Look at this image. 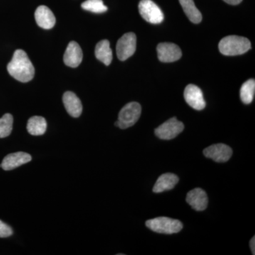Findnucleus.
<instances>
[{"label": "nucleus", "mask_w": 255, "mask_h": 255, "mask_svg": "<svg viewBox=\"0 0 255 255\" xmlns=\"http://www.w3.org/2000/svg\"><path fill=\"white\" fill-rule=\"evenodd\" d=\"M219 48L223 55L234 56L247 53L251 48V43L249 39L245 37L232 35L221 39Z\"/></svg>", "instance_id": "f03ea898"}, {"label": "nucleus", "mask_w": 255, "mask_h": 255, "mask_svg": "<svg viewBox=\"0 0 255 255\" xmlns=\"http://www.w3.org/2000/svg\"><path fill=\"white\" fill-rule=\"evenodd\" d=\"M7 71L11 77L21 82L31 81L35 75V69L24 50L14 52L12 59L8 63Z\"/></svg>", "instance_id": "f257e3e1"}, {"label": "nucleus", "mask_w": 255, "mask_h": 255, "mask_svg": "<svg viewBox=\"0 0 255 255\" xmlns=\"http://www.w3.org/2000/svg\"><path fill=\"white\" fill-rule=\"evenodd\" d=\"M12 234V228L0 220V238H8Z\"/></svg>", "instance_id": "5701e85b"}, {"label": "nucleus", "mask_w": 255, "mask_h": 255, "mask_svg": "<svg viewBox=\"0 0 255 255\" xmlns=\"http://www.w3.org/2000/svg\"><path fill=\"white\" fill-rule=\"evenodd\" d=\"M251 248L253 255H255V238H252L251 241Z\"/></svg>", "instance_id": "393cba45"}, {"label": "nucleus", "mask_w": 255, "mask_h": 255, "mask_svg": "<svg viewBox=\"0 0 255 255\" xmlns=\"http://www.w3.org/2000/svg\"><path fill=\"white\" fill-rule=\"evenodd\" d=\"M146 226L151 231L162 234H174L180 232L183 224L179 220L167 217H158L146 221Z\"/></svg>", "instance_id": "7ed1b4c3"}, {"label": "nucleus", "mask_w": 255, "mask_h": 255, "mask_svg": "<svg viewBox=\"0 0 255 255\" xmlns=\"http://www.w3.org/2000/svg\"><path fill=\"white\" fill-rule=\"evenodd\" d=\"M179 3L191 22L199 23L202 21V14L196 8L194 0H179Z\"/></svg>", "instance_id": "a211bd4d"}, {"label": "nucleus", "mask_w": 255, "mask_h": 255, "mask_svg": "<svg viewBox=\"0 0 255 255\" xmlns=\"http://www.w3.org/2000/svg\"><path fill=\"white\" fill-rule=\"evenodd\" d=\"M186 201L192 209L197 211H204L207 208L209 202L206 191L200 188H196L189 191L187 194Z\"/></svg>", "instance_id": "ddd939ff"}, {"label": "nucleus", "mask_w": 255, "mask_h": 255, "mask_svg": "<svg viewBox=\"0 0 255 255\" xmlns=\"http://www.w3.org/2000/svg\"><path fill=\"white\" fill-rule=\"evenodd\" d=\"M179 182V177L176 174L165 173L159 176L154 186L153 192L161 193L163 191L171 190Z\"/></svg>", "instance_id": "dca6fc26"}, {"label": "nucleus", "mask_w": 255, "mask_h": 255, "mask_svg": "<svg viewBox=\"0 0 255 255\" xmlns=\"http://www.w3.org/2000/svg\"><path fill=\"white\" fill-rule=\"evenodd\" d=\"M159 61L172 63L180 59L182 53L177 45L172 43H161L157 47Z\"/></svg>", "instance_id": "1a4fd4ad"}, {"label": "nucleus", "mask_w": 255, "mask_h": 255, "mask_svg": "<svg viewBox=\"0 0 255 255\" xmlns=\"http://www.w3.org/2000/svg\"><path fill=\"white\" fill-rule=\"evenodd\" d=\"M141 106L137 102H130L124 106L119 114V119L116 122V127L127 129L132 127L140 118Z\"/></svg>", "instance_id": "20e7f679"}, {"label": "nucleus", "mask_w": 255, "mask_h": 255, "mask_svg": "<svg viewBox=\"0 0 255 255\" xmlns=\"http://www.w3.org/2000/svg\"><path fill=\"white\" fill-rule=\"evenodd\" d=\"M81 6L82 9L97 14L105 12L108 9L102 0H87L82 3Z\"/></svg>", "instance_id": "4be33fe9"}, {"label": "nucleus", "mask_w": 255, "mask_h": 255, "mask_svg": "<svg viewBox=\"0 0 255 255\" xmlns=\"http://www.w3.org/2000/svg\"><path fill=\"white\" fill-rule=\"evenodd\" d=\"M31 156L24 152H17L6 155L0 167L4 170L9 171L31 162Z\"/></svg>", "instance_id": "f8f14e48"}, {"label": "nucleus", "mask_w": 255, "mask_h": 255, "mask_svg": "<svg viewBox=\"0 0 255 255\" xmlns=\"http://www.w3.org/2000/svg\"><path fill=\"white\" fill-rule=\"evenodd\" d=\"M12 116L10 114H6L0 119V138H4L9 136L12 131L13 128Z\"/></svg>", "instance_id": "412c9836"}, {"label": "nucleus", "mask_w": 255, "mask_h": 255, "mask_svg": "<svg viewBox=\"0 0 255 255\" xmlns=\"http://www.w3.org/2000/svg\"><path fill=\"white\" fill-rule=\"evenodd\" d=\"M204 155L215 162H226L231 159L233 150L226 144H214L204 149Z\"/></svg>", "instance_id": "9d476101"}, {"label": "nucleus", "mask_w": 255, "mask_h": 255, "mask_svg": "<svg viewBox=\"0 0 255 255\" xmlns=\"http://www.w3.org/2000/svg\"><path fill=\"white\" fill-rule=\"evenodd\" d=\"M255 92V81L254 79H251L242 85L240 92L242 102L246 105L251 104L254 99Z\"/></svg>", "instance_id": "aec40b11"}, {"label": "nucleus", "mask_w": 255, "mask_h": 255, "mask_svg": "<svg viewBox=\"0 0 255 255\" xmlns=\"http://www.w3.org/2000/svg\"><path fill=\"white\" fill-rule=\"evenodd\" d=\"M82 58L83 54L80 45L75 41L70 42L63 56L65 65L70 68H77L81 64Z\"/></svg>", "instance_id": "9b49d317"}, {"label": "nucleus", "mask_w": 255, "mask_h": 255, "mask_svg": "<svg viewBox=\"0 0 255 255\" xmlns=\"http://www.w3.org/2000/svg\"><path fill=\"white\" fill-rule=\"evenodd\" d=\"M47 122L42 117L35 116L28 119L27 130L32 135H43L46 131Z\"/></svg>", "instance_id": "6ab92c4d"}, {"label": "nucleus", "mask_w": 255, "mask_h": 255, "mask_svg": "<svg viewBox=\"0 0 255 255\" xmlns=\"http://www.w3.org/2000/svg\"><path fill=\"white\" fill-rule=\"evenodd\" d=\"M138 10L143 19L152 24H159L164 20V14L160 8L152 0H141Z\"/></svg>", "instance_id": "39448f33"}, {"label": "nucleus", "mask_w": 255, "mask_h": 255, "mask_svg": "<svg viewBox=\"0 0 255 255\" xmlns=\"http://www.w3.org/2000/svg\"><path fill=\"white\" fill-rule=\"evenodd\" d=\"M95 56L107 66L110 65L113 59V55L108 40H102L97 43L95 48Z\"/></svg>", "instance_id": "f3484780"}, {"label": "nucleus", "mask_w": 255, "mask_h": 255, "mask_svg": "<svg viewBox=\"0 0 255 255\" xmlns=\"http://www.w3.org/2000/svg\"><path fill=\"white\" fill-rule=\"evenodd\" d=\"M63 102L67 112L74 118H78L82 113L81 101L78 96L72 92H66L63 95Z\"/></svg>", "instance_id": "2eb2a0df"}, {"label": "nucleus", "mask_w": 255, "mask_h": 255, "mask_svg": "<svg viewBox=\"0 0 255 255\" xmlns=\"http://www.w3.org/2000/svg\"><path fill=\"white\" fill-rule=\"evenodd\" d=\"M136 41V36L132 32L125 33L119 38L117 44V54L119 60L124 61L135 53Z\"/></svg>", "instance_id": "423d86ee"}, {"label": "nucleus", "mask_w": 255, "mask_h": 255, "mask_svg": "<svg viewBox=\"0 0 255 255\" xmlns=\"http://www.w3.org/2000/svg\"><path fill=\"white\" fill-rule=\"evenodd\" d=\"M184 128L182 122L173 117L157 127L155 130V133L156 136L162 140H172L181 133Z\"/></svg>", "instance_id": "0eeeda50"}, {"label": "nucleus", "mask_w": 255, "mask_h": 255, "mask_svg": "<svg viewBox=\"0 0 255 255\" xmlns=\"http://www.w3.org/2000/svg\"><path fill=\"white\" fill-rule=\"evenodd\" d=\"M223 1H226V3L229 4L237 5L239 4L243 0H223Z\"/></svg>", "instance_id": "b1692460"}, {"label": "nucleus", "mask_w": 255, "mask_h": 255, "mask_svg": "<svg viewBox=\"0 0 255 255\" xmlns=\"http://www.w3.org/2000/svg\"><path fill=\"white\" fill-rule=\"evenodd\" d=\"M184 97L186 102L194 110L201 111L206 107L203 92L199 87L194 85H187L184 92Z\"/></svg>", "instance_id": "6e6552de"}, {"label": "nucleus", "mask_w": 255, "mask_h": 255, "mask_svg": "<svg viewBox=\"0 0 255 255\" xmlns=\"http://www.w3.org/2000/svg\"><path fill=\"white\" fill-rule=\"evenodd\" d=\"M35 19L37 24L44 29L53 28L56 21L53 11L44 5H41L37 8L35 11Z\"/></svg>", "instance_id": "4468645a"}]
</instances>
